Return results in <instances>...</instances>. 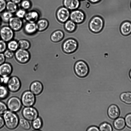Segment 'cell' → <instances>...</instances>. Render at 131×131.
<instances>
[{
	"label": "cell",
	"mask_w": 131,
	"mask_h": 131,
	"mask_svg": "<svg viewBox=\"0 0 131 131\" xmlns=\"http://www.w3.org/2000/svg\"><path fill=\"white\" fill-rule=\"evenodd\" d=\"M19 48L26 50L30 48L31 44L30 42L25 39H21L18 41Z\"/></svg>",
	"instance_id": "25"
},
{
	"label": "cell",
	"mask_w": 131,
	"mask_h": 131,
	"mask_svg": "<svg viewBox=\"0 0 131 131\" xmlns=\"http://www.w3.org/2000/svg\"><path fill=\"white\" fill-rule=\"evenodd\" d=\"M120 111L117 106L112 104L110 106L107 110V114L109 117L112 119L118 117L120 114Z\"/></svg>",
	"instance_id": "16"
},
{
	"label": "cell",
	"mask_w": 131,
	"mask_h": 131,
	"mask_svg": "<svg viewBox=\"0 0 131 131\" xmlns=\"http://www.w3.org/2000/svg\"><path fill=\"white\" fill-rule=\"evenodd\" d=\"M129 76L130 78L131 79V69L130 70L129 73Z\"/></svg>",
	"instance_id": "47"
},
{
	"label": "cell",
	"mask_w": 131,
	"mask_h": 131,
	"mask_svg": "<svg viewBox=\"0 0 131 131\" xmlns=\"http://www.w3.org/2000/svg\"><path fill=\"white\" fill-rule=\"evenodd\" d=\"M14 57L18 63L21 64H25L29 61L31 55L28 50L19 48L15 52Z\"/></svg>",
	"instance_id": "4"
},
{
	"label": "cell",
	"mask_w": 131,
	"mask_h": 131,
	"mask_svg": "<svg viewBox=\"0 0 131 131\" xmlns=\"http://www.w3.org/2000/svg\"><path fill=\"white\" fill-rule=\"evenodd\" d=\"M126 125L124 119L122 117H118L115 119L113 123L114 128L118 130L123 129Z\"/></svg>",
	"instance_id": "23"
},
{
	"label": "cell",
	"mask_w": 131,
	"mask_h": 131,
	"mask_svg": "<svg viewBox=\"0 0 131 131\" xmlns=\"http://www.w3.org/2000/svg\"><path fill=\"white\" fill-rule=\"evenodd\" d=\"M22 114L24 118L28 121H32L38 116L37 110L32 107H25L22 111Z\"/></svg>",
	"instance_id": "9"
},
{
	"label": "cell",
	"mask_w": 131,
	"mask_h": 131,
	"mask_svg": "<svg viewBox=\"0 0 131 131\" xmlns=\"http://www.w3.org/2000/svg\"><path fill=\"white\" fill-rule=\"evenodd\" d=\"M64 27L66 31L72 33L75 30L77 27V24L69 19L64 23Z\"/></svg>",
	"instance_id": "24"
},
{
	"label": "cell",
	"mask_w": 131,
	"mask_h": 131,
	"mask_svg": "<svg viewBox=\"0 0 131 131\" xmlns=\"http://www.w3.org/2000/svg\"><path fill=\"white\" fill-rule=\"evenodd\" d=\"M7 49V42L0 39V53H3Z\"/></svg>",
	"instance_id": "38"
},
{
	"label": "cell",
	"mask_w": 131,
	"mask_h": 131,
	"mask_svg": "<svg viewBox=\"0 0 131 131\" xmlns=\"http://www.w3.org/2000/svg\"><path fill=\"white\" fill-rule=\"evenodd\" d=\"M7 105L3 102L0 101V115L3 114L7 111Z\"/></svg>",
	"instance_id": "37"
},
{
	"label": "cell",
	"mask_w": 131,
	"mask_h": 131,
	"mask_svg": "<svg viewBox=\"0 0 131 131\" xmlns=\"http://www.w3.org/2000/svg\"><path fill=\"white\" fill-rule=\"evenodd\" d=\"M30 91L34 95H38L40 94L43 90V86L41 83L38 81H35L31 84Z\"/></svg>",
	"instance_id": "18"
},
{
	"label": "cell",
	"mask_w": 131,
	"mask_h": 131,
	"mask_svg": "<svg viewBox=\"0 0 131 131\" xmlns=\"http://www.w3.org/2000/svg\"><path fill=\"white\" fill-rule=\"evenodd\" d=\"M6 2L5 0H0V13L6 9Z\"/></svg>",
	"instance_id": "40"
},
{
	"label": "cell",
	"mask_w": 131,
	"mask_h": 131,
	"mask_svg": "<svg viewBox=\"0 0 131 131\" xmlns=\"http://www.w3.org/2000/svg\"></svg>",
	"instance_id": "52"
},
{
	"label": "cell",
	"mask_w": 131,
	"mask_h": 131,
	"mask_svg": "<svg viewBox=\"0 0 131 131\" xmlns=\"http://www.w3.org/2000/svg\"><path fill=\"white\" fill-rule=\"evenodd\" d=\"M100 131H112L113 130L111 125L109 123L106 122H102L99 126Z\"/></svg>",
	"instance_id": "32"
},
{
	"label": "cell",
	"mask_w": 131,
	"mask_h": 131,
	"mask_svg": "<svg viewBox=\"0 0 131 131\" xmlns=\"http://www.w3.org/2000/svg\"><path fill=\"white\" fill-rule=\"evenodd\" d=\"M26 13L25 10L23 8L20 9L16 12V15L17 17L21 19L24 18Z\"/></svg>",
	"instance_id": "36"
},
{
	"label": "cell",
	"mask_w": 131,
	"mask_h": 131,
	"mask_svg": "<svg viewBox=\"0 0 131 131\" xmlns=\"http://www.w3.org/2000/svg\"><path fill=\"white\" fill-rule=\"evenodd\" d=\"M15 35V32L8 26L0 28V39L6 42L13 39Z\"/></svg>",
	"instance_id": "6"
},
{
	"label": "cell",
	"mask_w": 131,
	"mask_h": 131,
	"mask_svg": "<svg viewBox=\"0 0 131 131\" xmlns=\"http://www.w3.org/2000/svg\"><path fill=\"white\" fill-rule=\"evenodd\" d=\"M121 100L128 104H131V92H126L122 93L120 95Z\"/></svg>",
	"instance_id": "26"
},
{
	"label": "cell",
	"mask_w": 131,
	"mask_h": 131,
	"mask_svg": "<svg viewBox=\"0 0 131 131\" xmlns=\"http://www.w3.org/2000/svg\"><path fill=\"white\" fill-rule=\"evenodd\" d=\"M78 43L73 38H69L65 40L62 45V49L65 53L70 54L75 52L77 49Z\"/></svg>",
	"instance_id": "5"
},
{
	"label": "cell",
	"mask_w": 131,
	"mask_h": 131,
	"mask_svg": "<svg viewBox=\"0 0 131 131\" xmlns=\"http://www.w3.org/2000/svg\"><path fill=\"white\" fill-rule=\"evenodd\" d=\"M42 124L41 119L38 117L32 121V124L33 128L36 130L40 129L42 127Z\"/></svg>",
	"instance_id": "31"
},
{
	"label": "cell",
	"mask_w": 131,
	"mask_h": 131,
	"mask_svg": "<svg viewBox=\"0 0 131 131\" xmlns=\"http://www.w3.org/2000/svg\"><path fill=\"white\" fill-rule=\"evenodd\" d=\"M7 49L13 52L19 48L18 41L14 39L7 42Z\"/></svg>",
	"instance_id": "27"
},
{
	"label": "cell",
	"mask_w": 131,
	"mask_h": 131,
	"mask_svg": "<svg viewBox=\"0 0 131 131\" xmlns=\"http://www.w3.org/2000/svg\"><path fill=\"white\" fill-rule=\"evenodd\" d=\"M75 73L81 78L86 77L89 72V68L87 64L84 61L79 60L76 62L74 67Z\"/></svg>",
	"instance_id": "2"
},
{
	"label": "cell",
	"mask_w": 131,
	"mask_h": 131,
	"mask_svg": "<svg viewBox=\"0 0 131 131\" xmlns=\"http://www.w3.org/2000/svg\"><path fill=\"white\" fill-rule=\"evenodd\" d=\"M22 0H10L11 1L16 4L20 3L22 1Z\"/></svg>",
	"instance_id": "44"
},
{
	"label": "cell",
	"mask_w": 131,
	"mask_h": 131,
	"mask_svg": "<svg viewBox=\"0 0 131 131\" xmlns=\"http://www.w3.org/2000/svg\"></svg>",
	"instance_id": "51"
},
{
	"label": "cell",
	"mask_w": 131,
	"mask_h": 131,
	"mask_svg": "<svg viewBox=\"0 0 131 131\" xmlns=\"http://www.w3.org/2000/svg\"><path fill=\"white\" fill-rule=\"evenodd\" d=\"M64 35V34L62 30H57L52 33L50 36V39L53 42H58L63 39Z\"/></svg>",
	"instance_id": "21"
},
{
	"label": "cell",
	"mask_w": 131,
	"mask_h": 131,
	"mask_svg": "<svg viewBox=\"0 0 131 131\" xmlns=\"http://www.w3.org/2000/svg\"><path fill=\"white\" fill-rule=\"evenodd\" d=\"M6 84L8 89L13 92L18 91L21 86L20 80L17 77L15 76L9 78Z\"/></svg>",
	"instance_id": "10"
},
{
	"label": "cell",
	"mask_w": 131,
	"mask_h": 131,
	"mask_svg": "<svg viewBox=\"0 0 131 131\" xmlns=\"http://www.w3.org/2000/svg\"><path fill=\"white\" fill-rule=\"evenodd\" d=\"M6 9L7 11L13 14L17 10V4L12 2L9 1L6 3Z\"/></svg>",
	"instance_id": "28"
},
{
	"label": "cell",
	"mask_w": 131,
	"mask_h": 131,
	"mask_svg": "<svg viewBox=\"0 0 131 131\" xmlns=\"http://www.w3.org/2000/svg\"><path fill=\"white\" fill-rule=\"evenodd\" d=\"M4 124L5 123L3 118L0 115V129L4 126Z\"/></svg>",
	"instance_id": "43"
},
{
	"label": "cell",
	"mask_w": 131,
	"mask_h": 131,
	"mask_svg": "<svg viewBox=\"0 0 131 131\" xmlns=\"http://www.w3.org/2000/svg\"><path fill=\"white\" fill-rule=\"evenodd\" d=\"M85 18L84 13L79 9L70 11V19L77 24L83 23Z\"/></svg>",
	"instance_id": "11"
},
{
	"label": "cell",
	"mask_w": 131,
	"mask_h": 131,
	"mask_svg": "<svg viewBox=\"0 0 131 131\" xmlns=\"http://www.w3.org/2000/svg\"><path fill=\"white\" fill-rule=\"evenodd\" d=\"M8 90L3 85H0V99H4L7 97L9 93Z\"/></svg>",
	"instance_id": "33"
},
{
	"label": "cell",
	"mask_w": 131,
	"mask_h": 131,
	"mask_svg": "<svg viewBox=\"0 0 131 131\" xmlns=\"http://www.w3.org/2000/svg\"><path fill=\"white\" fill-rule=\"evenodd\" d=\"M35 95L30 91L25 92L21 97V101L22 105L25 107L32 106L36 101Z\"/></svg>",
	"instance_id": "7"
},
{
	"label": "cell",
	"mask_w": 131,
	"mask_h": 131,
	"mask_svg": "<svg viewBox=\"0 0 131 131\" xmlns=\"http://www.w3.org/2000/svg\"><path fill=\"white\" fill-rule=\"evenodd\" d=\"M21 6L22 8L25 10H27L31 7V4L28 0H24L21 2Z\"/></svg>",
	"instance_id": "35"
},
{
	"label": "cell",
	"mask_w": 131,
	"mask_h": 131,
	"mask_svg": "<svg viewBox=\"0 0 131 131\" xmlns=\"http://www.w3.org/2000/svg\"><path fill=\"white\" fill-rule=\"evenodd\" d=\"M104 26V22L102 18L98 16L93 17L89 23L90 30L93 33H97L102 30Z\"/></svg>",
	"instance_id": "3"
},
{
	"label": "cell",
	"mask_w": 131,
	"mask_h": 131,
	"mask_svg": "<svg viewBox=\"0 0 131 131\" xmlns=\"http://www.w3.org/2000/svg\"><path fill=\"white\" fill-rule=\"evenodd\" d=\"M38 32H42L48 29L49 23L48 20L45 18L38 19L36 23Z\"/></svg>",
	"instance_id": "20"
},
{
	"label": "cell",
	"mask_w": 131,
	"mask_h": 131,
	"mask_svg": "<svg viewBox=\"0 0 131 131\" xmlns=\"http://www.w3.org/2000/svg\"><path fill=\"white\" fill-rule=\"evenodd\" d=\"M120 30L123 35H129L131 33V23L128 21H124L120 26Z\"/></svg>",
	"instance_id": "22"
},
{
	"label": "cell",
	"mask_w": 131,
	"mask_h": 131,
	"mask_svg": "<svg viewBox=\"0 0 131 131\" xmlns=\"http://www.w3.org/2000/svg\"><path fill=\"white\" fill-rule=\"evenodd\" d=\"M13 71L12 66L9 63L5 62L0 65V76L2 77H9Z\"/></svg>",
	"instance_id": "14"
},
{
	"label": "cell",
	"mask_w": 131,
	"mask_h": 131,
	"mask_svg": "<svg viewBox=\"0 0 131 131\" xmlns=\"http://www.w3.org/2000/svg\"><path fill=\"white\" fill-rule=\"evenodd\" d=\"M8 26L15 32L20 31L23 28L24 23L21 19L17 16L12 17L9 20Z\"/></svg>",
	"instance_id": "13"
},
{
	"label": "cell",
	"mask_w": 131,
	"mask_h": 131,
	"mask_svg": "<svg viewBox=\"0 0 131 131\" xmlns=\"http://www.w3.org/2000/svg\"><path fill=\"white\" fill-rule=\"evenodd\" d=\"M64 6L70 10L78 9L80 6L79 0H63Z\"/></svg>",
	"instance_id": "17"
},
{
	"label": "cell",
	"mask_w": 131,
	"mask_h": 131,
	"mask_svg": "<svg viewBox=\"0 0 131 131\" xmlns=\"http://www.w3.org/2000/svg\"><path fill=\"white\" fill-rule=\"evenodd\" d=\"M70 10L63 6L59 8L56 14L57 18L60 22L64 23L69 19Z\"/></svg>",
	"instance_id": "12"
},
{
	"label": "cell",
	"mask_w": 131,
	"mask_h": 131,
	"mask_svg": "<svg viewBox=\"0 0 131 131\" xmlns=\"http://www.w3.org/2000/svg\"><path fill=\"white\" fill-rule=\"evenodd\" d=\"M22 105L21 100L18 97L13 96L8 99L7 106L9 111L16 112L20 110Z\"/></svg>",
	"instance_id": "8"
},
{
	"label": "cell",
	"mask_w": 131,
	"mask_h": 131,
	"mask_svg": "<svg viewBox=\"0 0 131 131\" xmlns=\"http://www.w3.org/2000/svg\"><path fill=\"white\" fill-rule=\"evenodd\" d=\"M23 28L24 33L28 35L32 36L38 32L36 23L27 22Z\"/></svg>",
	"instance_id": "15"
},
{
	"label": "cell",
	"mask_w": 131,
	"mask_h": 131,
	"mask_svg": "<svg viewBox=\"0 0 131 131\" xmlns=\"http://www.w3.org/2000/svg\"><path fill=\"white\" fill-rule=\"evenodd\" d=\"M2 22V20H1V18L0 17V27L1 26V25Z\"/></svg>",
	"instance_id": "48"
},
{
	"label": "cell",
	"mask_w": 131,
	"mask_h": 131,
	"mask_svg": "<svg viewBox=\"0 0 131 131\" xmlns=\"http://www.w3.org/2000/svg\"><path fill=\"white\" fill-rule=\"evenodd\" d=\"M124 119L127 127L131 129V113L127 114L125 116Z\"/></svg>",
	"instance_id": "39"
},
{
	"label": "cell",
	"mask_w": 131,
	"mask_h": 131,
	"mask_svg": "<svg viewBox=\"0 0 131 131\" xmlns=\"http://www.w3.org/2000/svg\"><path fill=\"white\" fill-rule=\"evenodd\" d=\"M99 127L92 125L89 126L86 129V131H99Z\"/></svg>",
	"instance_id": "41"
},
{
	"label": "cell",
	"mask_w": 131,
	"mask_h": 131,
	"mask_svg": "<svg viewBox=\"0 0 131 131\" xmlns=\"http://www.w3.org/2000/svg\"><path fill=\"white\" fill-rule=\"evenodd\" d=\"M4 84L3 78L0 76V85Z\"/></svg>",
	"instance_id": "46"
},
{
	"label": "cell",
	"mask_w": 131,
	"mask_h": 131,
	"mask_svg": "<svg viewBox=\"0 0 131 131\" xmlns=\"http://www.w3.org/2000/svg\"><path fill=\"white\" fill-rule=\"evenodd\" d=\"M39 16L38 12L32 10L26 13L24 18L27 22L36 23L39 19Z\"/></svg>",
	"instance_id": "19"
},
{
	"label": "cell",
	"mask_w": 131,
	"mask_h": 131,
	"mask_svg": "<svg viewBox=\"0 0 131 131\" xmlns=\"http://www.w3.org/2000/svg\"><path fill=\"white\" fill-rule=\"evenodd\" d=\"M3 115L5 124L8 129H13L17 127L19 124V119L15 112L7 111Z\"/></svg>",
	"instance_id": "1"
},
{
	"label": "cell",
	"mask_w": 131,
	"mask_h": 131,
	"mask_svg": "<svg viewBox=\"0 0 131 131\" xmlns=\"http://www.w3.org/2000/svg\"><path fill=\"white\" fill-rule=\"evenodd\" d=\"M6 59L3 53H0V65L5 62Z\"/></svg>",
	"instance_id": "42"
},
{
	"label": "cell",
	"mask_w": 131,
	"mask_h": 131,
	"mask_svg": "<svg viewBox=\"0 0 131 131\" xmlns=\"http://www.w3.org/2000/svg\"><path fill=\"white\" fill-rule=\"evenodd\" d=\"M0 18L2 21L8 23L9 19L13 17V14L7 11H4L1 13Z\"/></svg>",
	"instance_id": "29"
},
{
	"label": "cell",
	"mask_w": 131,
	"mask_h": 131,
	"mask_svg": "<svg viewBox=\"0 0 131 131\" xmlns=\"http://www.w3.org/2000/svg\"><path fill=\"white\" fill-rule=\"evenodd\" d=\"M79 1H83L84 0H79Z\"/></svg>",
	"instance_id": "49"
},
{
	"label": "cell",
	"mask_w": 131,
	"mask_h": 131,
	"mask_svg": "<svg viewBox=\"0 0 131 131\" xmlns=\"http://www.w3.org/2000/svg\"><path fill=\"white\" fill-rule=\"evenodd\" d=\"M3 54L6 59H10L14 57L15 52L7 49L4 52Z\"/></svg>",
	"instance_id": "34"
},
{
	"label": "cell",
	"mask_w": 131,
	"mask_h": 131,
	"mask_svg": "<svg viewBox=\"0 0 131 131\" xmlns=\"http://www.w3.org/2000/svg\"><path fill=\"white\" fill-rule=\"evenodd\" d=\"M56 80H57V79H56Z\"/></svg>",
	"instance_id": "50"
},
{
	"label": "cell",
	"mask_w": 131,
	"mask_h": 131,
	"mask_svg": "<svg viewBox=\"0 0 131 131\" xmlns=\"http://www.w3.org/2000/svg\"><path fill=\"white\" fill-rule=\"evenodd\" d=\"M91 2L94 3L100 2L101 0H88Z\"/></svg>",
	"instance_id": "45"
},
{
	"label": "cell",
	"mask_w": 131,
	"mask_h": 131,
	"mask_svg": "<svg viewBox=\"0 0 131 131\" xmlns=\"http://www.w3.org/2000/svg\"><path fill=\"white\" fill-rule=\"evenodd\" d=\"M19 124L20 126L25 130H28L30 128V125L28 121L25 118L19 119Z\"/></svg>",
	"instance_id": "30"
}]
</instances>
